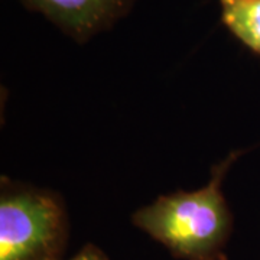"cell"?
I'll list each match as a JSON object with an SVG mask.
<instances>
[{"instance_id": "cell-1", "label": "cell", "mask_w": 260, "mask_h": 260, "mask_svg": "<svg viewBox=\"0 0 260 260\" xmlns=\"http://www.w3.org/2000/svg\"><path fill=\"white\" fill-rule=\"evenodd\" d=\"M239 152L213 168L208 184L195 191L160 195L132 215V224L160 243L175 259L229 260L232 210L223 194V179Z\"/></svg>"}, {"instance_id": "cell-2", "label": "cell", "mask_w": 260, "mask_h": 260, "mask_svg": "<svg viewBox=\"0 0 260 260\" xmlns=\"http://www.w3.org/2000/svg\"><path fill=\"white\" fill-rule=\"evenodd\" d=\"M70 218L48 188L0 179V260H65Z\"/></svg>"}, {"instance_id": "cell-3", "label": "cell", "mask_w": 260, "mask_h": 260, "mask_svg": "<svg viewBox=\"0 0 260 260\" xmlns=\"http://www.w3.org/2000/svg\"><path fill=\"white\" fill-rule=\"evenodd\" d=\"M78 44L109 30L129 13L135 0H20Z\"/></svg>"}, {"instance_id": "cell-4", "label": "cell", "mask_w": 260, "mask_h": 260, "mask_svg": "<svg viewBox=\"0 0 260 260\" xmlns=\"http://www.w3.org/2000/svg\"><path fill=\"white\" fill-rule=\"evenodd\" d=\"M221 22L233 37L260 55V0H218Z\"/></svg>"}, {"instance_id": "cell-5", "label": "cell", "mask_w": 260, "mask_h": 260, "mask_svg": "<svg viewBox=\"0 0 260 260\" xmlns=\"http://www.w3.org/2000/svg\"><path fill=\"white\" fill-rule=\"evenodd\" d=\"M65 260H110L106 251L102 247H99L94 243H87L84 244L80 250L75 253V256Z\"/></svg>"}]
</instances>
